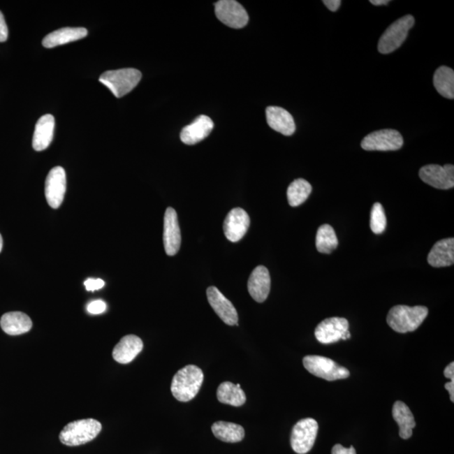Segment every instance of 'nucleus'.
<instances>
[{"label": "nucleus", "instance_id": "f257e3e1", "mask_svg": "<svg viewBox=\"0 0 454 454\" xmlns=\"http://www.w3.org/2000/svg\"><path fill=\"white\" fill-rule=\"evenodd\" d=\"M204 381V374L199 367L187 365L177 371L173 378L171 392L181 402H191L199 393Z\"/></svg>", "mask_w": 454, "mask_h": 454}, {"label": "nucleus", "instance_id": "f03ea898", "mask_svg": "<svg viewBox=\"0 0 454 454\" xmlns=\"http://www.w3.org/2000/svg\"><path fill=\"white\" fill-rule=\"evenodd\" d=\"M427 315L428 309L426 307L395 305L388 313L387 323L396 332H414L423 324Z\"/></svg>", "mask_w": 454, "mask_h": 454}, {"label": "nucleus", "instance_id": "7ed1b4c3", "mask_svg": "<svg viewBox=\"0 0 454 454\" xmlns=\"http://www.w3.org/2000/svg\"><path fill=\"white\" fill-rule=\"evenodd\" d=\"M102 430V425L92 418L74 420L69 423L60 432L61 443L76 447L96 439Z\"/></svg>", "mask_w": 454, "mask_h": 454}, {"label": "nucleus", "instance_id": "20e7f679", "mask_svg": "<svg viewBox=\"0 0 454 454\" xmlns=\"http://www.w3.org/2000/svg\"><path fill=\"white\" fill-rule=\"evenodd\" d=\"M142 80V73L135 68L110 70L102 74L100 82L107 87L114 96L122 98L136 88Z\"/></svg>", "mask_w": 454, "mask_h": 454}, {"label": "nucleus", "instance_id": "39448f33", "mask_svg": "<svg viewBox=\"0 0 454 454\" xmlns=\"http://www.w3.org/2000/svg\"><path fill=\"white\" fill-rule=\"evenodd\" d=\"M415 19L408 15L391 24L379 39L378 49L382 54H389L402 45L406 41L409 31L413 27Z\"/></svg>", "mask_w": 454, "mask_h": 454}, {"label": "nucleus", "instance_id": "423d86ee", "mask_svg": "<svg viewBox=\"0 0 454 454\" xmlns=\"http://www.w3.org/2000/svg\"><path fill=\"white\" fill-rule=\"evenodd\" d=\"M303 365L308 372L328 381H335L350 376L349 369L328 358L308 355L303 358Z\"/></svg>", "mask_w": 454, "mask_h": 454}, {"label": "nucleus", "instance_id": "0eeeda50", "mask_svg": "<svg viewBox=\"0 0 454 454\" xmlns=\"http://www.w3.org/2000/svg\"><path fill=\"white\" fill-rule=\"evenodd\" d=\"M318 423L315 419L305 418L295 425L291 437V444L296 453L305 454L311 451L316 439Z\"/></svg>", "mask_w": 454, "mask_h": 454}, {"label": "nucleus", "instance_id": "6e6552de", "mask_svg": "<svg viewBox=\"0 0 454 454\" xmlns=\"http://www.w3.org/2000/svg\"><path fill=\"white\" fill-rule=\"evenodd\" d=\"M349 329V323L345 318H328L317 325L315 336L321 344H335L340 340L349 339L351 333Z\"/></svg>", "mask_w": 454, "mask_h": 454}, {"label": "nucleus", "instance_id": "1a4fd4ad", "mask_svg": "<svg viewBox=\"0 0 454 454\" xmlns=\"http://www.w3.org/2000/svg\"><path fill=\"white\" fill-rule=\"evenodd\" d=\"M404 139L395 130L386 129L372 132L363 139L361 147L366 151H397L402 147Z\"/></svg>", "mask_w": 454, "mask_h": 454}, {"label": "nucleus", "instance_id": "9d476101", "mask_svg": "<svg viewBox=\"0 0 454 454\" xmlns=\"http://www.w3.org/2000/svg\"><path fill=\"white\" fill-rule=\"evenodd\" d=\"M214 7L218 20L227 27L241 29L249 22V15L244 7L235 0H221Z\"/></svg>", "mask_w": 454, "mask_h": 454}, {"label": "nucleus", "instance_id": "9b49d317", "mask_svg": "<svg viewBox=\"0 0 454 454\" xmlns=\"http://www.w3.org/2000/svg\"><path fill=\"white\" fill-rule=\"evenodd\" d=\"M419 176L424 183L439 189H449L454 187V166L446 164H429L420 169Z\"/></svg>", "mask_w": 454, "mask_h": 454}, {"label": "nucleus", "instance_id": "f8f14e48", "mask_svg": "<svg viewBox=\"0 0 454 454\" xmlns=\"http://www.w3.org/2000/svg\"><path fill=\"white\" fill-rule=\"evenodd\" d=\"M67 180L64 168L57 166L49 172L45 183V195L47 203L53 209L60 207L63 203Z\"/></svg>", "mask_w": 454, "mask_h": 454}, {"label": "nucleus", "instance_id": "ddd939ff", "mask_svg": "<svg viewBox=\"0 0 454 454\" xmlns=\"http://www.w3.org/2000/svg\"><path fill=\"white\" fill-rule=\"evenodd\" d=\"M206 295L210 307L226 324L238 325V314L236 308L217 287H209L206 291Z\"/></svg>", "mask_w": 454, "mask_h": 454}, {"label": "nucleus", "instance_id": "4468645a", "mask_svg": "<svg viewBox=\"0 0 454 454\" xmlns=\"http://www.w3.org/2000/svg\"><path fill=\"white\" fill-rule=\"evenodd\" d=\"M250 218L242 208H235L227 214L223 230L229 241L237 242L241 240L249 230Z\"/></svg>", "mask_w": 454, "mask_h": 454}, {"label": "nucleus", "instance_id": "2eb2a0df", "mask_svg": "<svg viewBox=\"0 0 454 454\" xmlns=\"http://www.w3.org/2000/svg\"><path fill=\"white\" fill-rule=\"evenodd\" d=\"M163 243L165 251L168 256L177 254L181 245V233L176 210L171 207L164 214Z\"/></svg>", "mask_w": 454, "mask_h": 454}, {"label": "nucleus", "instance_id": "dca6fc26", "mask_svg": "<svg viewBox=\"0 0 454 454\" xmlns=\"http://www.w3.org/2000/svg\"><path fill=\"white\" fill-rule=\"evenodd\" d=\"M271 279L270 272L266 267L260 265L251 272L247 288L249 294L254 300L263 303L270 295Z\"/></svg>", "mask_w": 454, "mask_h": 454}, {"label": "nucleus", "instance_id": "f3484780", "mask_svg": "<svg viewBox=\"0 0 454 454\" xmlns=\"http://www.w3.org/2000/svg\"><path fill=\"white\" fill-rule=\"evenodd\" d=\"M213 128L212 119L206 115H200L191 125L185 126L182 130L181 141L187 145H195L207 138Z\"/></svg>", "mask_w": 454, "mask_h": 454}, {"label": "nucleus", "instance_id": "a211bd4d", "mask_svg": "<svg viewBox=\"0 0 454 454\" xmlns=\"http://www.w3.org/2000/svg\"><path fill=\"white\" fill-rule=\"evenodd\" d=\"M143 349V342L141 338L136 335L123 337L115 345L112 356L115 361L122 365H127L133 361Z\"/></svg>", "mask_w": 454, "mask_h": 454}, {"label": "nucleus", "instance_id": "6ab92c4d", "mask_svg": "<svg viewBox=\"0 0 454 454\" xmlns=\"http://www.w3.org/2000/svg\"><path fill=\"white\" fill-rule=\"evenodd\" d=\"M268 126L284 136H291L295 131V123L291 114L278 106H270L266 110Z\"/></svg>", "mask_w": 454, "mask_h": 454}, {"label": "nucleus", "instance_id": "aec40b11", "mask_svg": "<svg viewBox=\"0 0 454 454\" xmlns=\"http://www.w3.org/2000/svg\"><path fill=\"white\" fill-rule=\"evenodd\" d=\"M55 129V119L52 115H45L36 122L32 146L37 152L43 151L50 146Z\"/></svg>", "mask_w": 454, "mask_h": 454}, {"label": "nucleus", "instance_id": "412c9836", "mask_svg": "<svg viewBox=\"0 0 454 454\" xmlns=\"http://www.w3.org/2000/svg\"><path fill=\"white\" fill-rule=\"evenodd\" d=\"M427 262L432 267L443 268L454 263V239L446 238L435 243L428 254Z\"/></svg>", "mask_w": 454, "mask_h": 454}, {"label": "nucleus", "instance_id": "4be33fe9", "mask_svg": "<svg viewBox=\"0 0 454 454\" xmlns=\"http://www.w3.org/2000/svg\"><path fill=\"white\" fill-rule=\"evenodd\" d=\"M0 325L6 333L10 336H17L31 331L32 321L23 312H8L2 316Z\"/></svg>", "mask_w": 454, "mask_h": 454}, {"label": "nucleus", "instance_id": "5701e85b", "mask_svg": "<svg viewBox=\"0 0 454 454\" xmlns=\"http://www.w3.org/2000/svg\"><path fill=\"white\" fill-rule=\"evenodd\" d=\"M87 35H88V31L84 27L61 28L45 36L43 41V45L45 47L52 48L57 45L85 38Z\"/></svg>", "mask_w": 454, "mask_h": 454}, {"label": "nucleus", "instance_id": "b1692460", "mask_svg": "<svg viewBox=\"0 0 454 454\" xmlns=\"http://www.w3.org/2000/svg\"><path fill=\"white\" fill-rule=\"evenodd\" d=\"M392 414L400 427L399 434L402 439H409L412 436V430L416 427L413 414L406 404L396 402L394 404Z\"/></svg>", "mask_w": 454, "mask_h": 454}, {"label": "nucleus", "instance_id": "393cba45", "mask_svg": "<svg viewBox=\"0 0 454 454\" xmlns=\"http://www.w3.org/2000/svg\"><path fill=\"white\" fill-rule=\"evenodd\" d=\"M217 395L221 403L237 407L243 406L247 400L241 386L239 383L234 385L232 382L221 383L218 387Z\"/></svg>", "mask_w": 454, "mask_h": 454}, {"label": "nucleus", "instance_id": "a878e982", "mask_svg": "<svg viewBox=\"0 0 454 454\" xmlns=\"http://www.w3.org/2000/svg\"><path fill=\"white\" fill-rule=\"evenodd\" d=\"M212 430L217 439L225 441V443H239L245 437L244 428L240 425L232 423H214L212 425Z\"/></svg>", "mask_w": 454, "mask_h": 454}, {"label": "nucleus", "instance_id": "bb28decb", "mask_svg": "<svg viewBox=\"0 0 454 454\" xmlns=\"http://www.w3.org/2000/svg\"><path fill=\"white\" fill-rule=\"evenodd\" d=\"M435 89L441 96L453 100L454 98V72L452 68L441 66L433 77Z\"/></svg>", "mask_w": 454, "mask_h": 454}, {"label": "nucleus", "instance_id": "cd10ccee", "mask_svg": "<svg viewBox=\"0 0 454 454\" xmlns=\"http://www.w3.org/2000/svg\"><path fill=\"white\" fill-rule=\"evenodd\" d=\"M316 246L319 253L325 254H330L337 249L338 240L332 226L325 224L318 228Z\"/></svg>", "mask_w": 454, "mask_h": 454}, {"label": "nucleus", "instance_id": "c85d7f7f", "mask_svg": "<svg viewBox=\"0 0 454 454\" xmlns=\"http://www.w3.org/2000/svg\"><path fill=\"white\" fill-rule=\"evenodd\" d=\"M312 191L311 184L303 179L293 181L287 189L288 202L292 207L302 205Z\"/></svg>", "mask_w": 454, "mask_h": 454}, {"label": "nucleus", "instance_id": "c756f323", "mask_svg": "<svg viewBox=\"0 0 454 454\" xmlns=\"http://www.w3.org/2000/svg\"><path fill=\"white\" fill-rule=\"evenodd\" d=\"M385 210L381 203H375L371 210L370 228L374 234H381L386 228Z\"/></svg>", "mask_w": 454, "mask_h": 454}, {"label": "nucleus", "instance_id": "7c9ffc66", "mask_svg": "<svg viewBox=\"0 0 454 454\" xmlns=\"http://www.w3.org/2000/svg\"><path fill=\"white\" fill-rule=\"evenodd\" d=\"M107 305L105 301L101 300H94L87 307V311L92 315H100L106 311Z\"/></svg>", "mask_w": 454, "mask_h": 454}, {"label": "nucleus", "instance_id": "2f4dec72", "mask_svg": "<svg viewBox=\"0 0 454 454\" xmlns=\"http://www.w3.org/2000/svg\"><path fill=\"white\" fill-rule=\"evenodd\" d=\"M105 281L101 279H88L85 282V286L88 291H96L101 290L105 286Z\"/></svg>", "mask_w": 454, "mask_h": 454}, {"label": "nucleus", "instance_id": "473e14b6", "mask_svg": "<svg viewBox=\"0 0 454 454\" xmlns=\"http://www.w3.org/2000/svg\"><path fill=\"white\" fill-rule=\"evenodd\" d=\"M8 36H9V31H8L6 20L2 12L0 11V43L6 41L8 39Z\"/></svg>", "mask_w": 454, "mask_h": 454}, {"label": "nucleus", "instance_id": "72a5a7b5", "mask_svg": "<svg viewBox=\"0 0 454 454\" xmlns=\"http://www.w3.org/2000/svg\"><path fill=\"white\" fill-rule=\"evenodd\" d=\"M332 454H357V453L353 446H351L349 448H346L341 444H336L332 448Z\"/></svg>", "mask_w": 454, "mask_h": 454}, {"label": "nucleus", "instance_id": "f704fd0d", "mask_svg": "<svg viewBox=\"0 0 454 454\" xmlns=\"http://www.w3.org/2000/svg\"><path fill=\"white\" fill-rule=\"evenodd\" d=\"M323 3L330 10L335 12L339 9L342 1L340 0H324Z\"/></svg>", "mask_w": 454, "mask_h": 454}, {"label": "nucleus", "instance_id": "c9c22d12", "mask_svg": "<svg viewBox=\"0 0 454 454\" xmlns=\"http://www.w3.org/2000/svg\"><path fill=\"white\" fill-rule=\"evenodd\" d=\"M444 376L447 379H451V381H454V363L452 362L446 367L444 369Z\"/></svg>", "mask_w": 454, "mask_h": 454}, {"label": "nucleus", "instance_id": "e433bc0d", "mask_svg": "<svg viewBox=\"0 0 454 454\" xmlns=\"http://www.w3.org/2000/svg\"><path fill=\"white\" fill-rule=\"evenodd\" d=\"M445 389L449 392L450 400L454 402V381L448 382L445 385Z\"/></svg>", "mask_w": 454, "mask_h": 454}, {"label": "nucleus", "instance_id": "4c0bfd02", "mask_svg": "<svg viewBox=\"0 0 454 454\" xmlns=\"http://www.w3.org/2000/svg\"><path fill=\"white\" fill-rule=\"evenodd\" d=\"M371 3L374 6H386L390 3L389 0H371Z\"/></svg>", "mask_w": 454, "mask_h": 454}, {"label": "nucleus", "instance_id": "58836bf2", "mask_svg": "<svg viewBox=\"0 0 454 454\" xmlns=\"http://www.w3.org/2000/svg\"><path fill=\"white\" fill-rule=\"evenodd\" d=\"M3 237L1 236V234H0V253H1V251L3 249Z\"/></svg>", "mask_w": 454, "mask_h": 454}]
</instances>
